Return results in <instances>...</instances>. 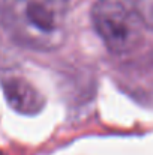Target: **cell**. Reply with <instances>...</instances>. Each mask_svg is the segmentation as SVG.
<instances>
[{
  "instance_id": "cell-1",
  "label": "cell",
  "mask_w": 153,
  "mask_h": 155,
  "mask_svg": "<svg viewBox=\"0 0 153 155\" xmlns=\"http://www.w3.org/2000/svg\"><path fill=\"white\" fill-rule=\"evenodd\" d=\"M69 6V0H2L0 21L18 45L54 51L68 36Z\"/></svg>"
},
{
  "instance_id": "cell-2",
  "label": "cell",
  "mask_w": 153,
  "mask_h": 155,
  "mask_svg": "<svg viewBox=\"0 0 153 155\" xmlns=\"http://www.w3.org/2000/svg\"><path fill=\"white\" fill-rule=\"evenodd\" d=\"M92 23L105 47L114 54L134 51L147 27L137 0H96Z\"/></svg>"
},
{
  "instance_id": "cell-3",
  "label": "cell",
  "mask_w": 153,
  "mask_h": 155,
  "mask_svg": "<svg viewBox=\"0 0 153 155\" xmlns=\"http://www.w3.org/2000/svg\"><path fill=\"white\" fill-rule=\"evenodd\" d=\"M147 27L153 29V0H137Z\"/></svg>"
},
{
  "instance_id": "cell-4",
  "label": "cell",
  "mask_w": 153,
  "mask_h": 155,
  "mask_svg": "<svg viewBox=\"0 0 153 155\" xmlns=\"http://www.w3.org/2000/svg\"><path fill=\"white\" fill-rule=\"evenodd\" d=\"M0 155H3V154H0Z\"/></svg>"
}]
</instances>
